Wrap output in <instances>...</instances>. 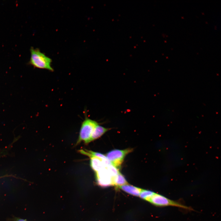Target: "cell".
<instances>
[{
  "mask_svg": "<svg viewBox=\"0 0 221 221\" xmlns=\"http://www.w3.org/2000/svg\"><path fill=\"white\" fill-rule=\"evenodd\" d=\"M30 57L28 64L35 68L54 71L51 66L52 59L41 52L38 48H30Z\"/></svg>",
  "mask_w": 221,
  "mask_h": 221,
  "instance_id": "cell-1",
  "label": "cell"
},
{
  "mask_svg": "<svg viewBox=\"0 0 221 221\" xmlns=\"http://www.w3.org/2000/svg\"><path fill=\"white\" fill-rule=\"evenodd\" d=\"M98 124L95 121L90 119L86 116L85 119L81 124L76 145H77L82 141H83L85 144L89 143V140L94 129Z\"/></svg>",
  "mask_w": 221,
  "mask_h": 221,
  "instance_id": "cell-2",
  "label": "cell"
},
{
  "mask_svg": "<svg viewBox=\"0 0 221 221\" xmlns=\"http://www.w3.org/2000/svg\"><path fill=\"white\" fill-rule=\"evenodd\" d=\"M132 150L133 149L131 148L114 149L107 153L106 156L111 164L118 169L120 168L125 156Z\"/></svg>",
  "mask_w": 221,
  "mask_h": 221,
  "instance_id": "cell-3",
  "label": "cell"
},
{
  "mask_svg": "<svg viewBox=\"0 0 221 221\" xmlns=\"http://www.w3.org/2000/svg\"><path fill=\"white\" fill-rule=\"evenodd\" d=\"M153 204L158 206L165 207L171 206L183 208L186 210H192V209L177 202L172 200L160 194L155 193L150 198L149 201Z\"/></svg>",
  "mask_w": 221,
  "mask_h": 221,
  "instance_id": "cell-4",
  "label": "cell"
},
{
  "mask_svg": "<svg viewBox=\"0 0 221 221\" xmlns=\"http://www.w3.org/2000/svg\"><path fill=\"white\" fill-rule=\"evenodd\" d=\"M95 173L96 180L99 186L107 187L114 185V179L109 174L106 168Z\"/></svg>",
  "mask_w": 221,
  "mask_h": 221,
  "instance_id": "cell-5",
  "label": "cell"
},
{
  "mask_svg": "<svg viewBox=\"0 0 221 221\" xmlns=\"http://www.w3.org/2000/svg\"><path fill=\"white\" fill-rule=\"evenodd\" d=\"M88 157L90 158L91 166L95 172L105 168L103 162V160L92 156Z\"/></svg>",
  "mask_w": 221,
  "mask_h": 221,
  "instance_id": "cell-6",
  "label": "cell"
},
{
  "mask_svg": "<svg viewBox=\"0 0 221 221\" xmlns=\"http://www.w3.org/2000/svg\"><path fill=\"white\" fill-rule=\"evenodd\" d=\"M109 129V128H106L99 125L98 124L95 127L90 137L89 143L100 138Z\"/></svg>",
  "mask_w": 221,
  "mask_h": 221,
  "instance_id": "cell-7",
  "label": "cell"
},
{
  "mask_svg": "<svg viewBox=\"0 0 221 221\" xmlns=\"http://www.w3.org/2000/svg\"><path fill=\"white\" fill-rule=\"evenodd\" d=\"M119 187L127 193L135 196H139L142 190L140 188L127 184L120 186Z\"/></svg>",
  "mask_w": 221,
  "mask_h": 221,
  "instance_id": "cell-8",
  "label": "cell"
},
{
  "mask_svg": "<svg viewBox=\"0 0 221 221\" xmlns=\"http://www.w3.org/2000/svg\"><path fill=\"white\" fill-rule=\"evenodd\" d=\"M127 183V181L124 176L120 172L114 179V185L117 187H120L126 184Z\"/></svg>",
  "mask_w": 221,
  "mask_h": 221,
  "instance_id": "cell-9",
  "label": "cell"
},
{
  "mask_svg": "<svg viewBox=\"0 0 221 221\" xmlns=\"http://www.w3.org/2000/svg\"><path fill=\"white\" fill-rule=\"evenodd\" d=\"M154 193V192L150 190L142 189L139 195L141 198L149 202Z\"/></svg>",
  "mask_w": 221,
  "mask_h": 221,
  "instance_id": "cell-10",
  "label": "cell"
},
{
  "mask_svg": "<svg viewBox=\"0 0 221 221\" xmlns=\"http://www.w3.org/2000/svg\"><path fill=\"white\" fill-rule=\"evenodd\" d=\"M106 168L109 174L114 179L119 172L118 169L112 165H109Z\"/></svg>",
  "mask_w": 221,
  "mask_h": 221,
  "instance_id": "cell-11",
  "label": "cell"
},
{
  "mask_svg": "<svg viewBox=\"0 0 221 221\" xmlns=\"http://www.w3.org/2000/svg\"><path fill=\"white\" fill-rule=\"evenodd\" d=\"M11 220L13 221H28L26 219L15 217L12 219Z\"/></svg>",
  "mask_w": 221,
  "mask_h": 221,
  "instance_id": "cell-12",
  "label": "cell"
}]
</instances>
